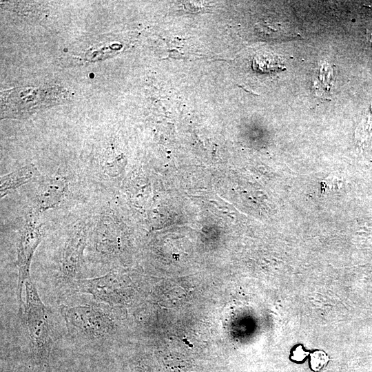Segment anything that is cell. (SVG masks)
<instances>
[{"label": "cell", "mask_w": 372, "mask_h": 372, "mask_svg": "<svg viewBox=\"0 0 372 372\" xmlns=\"http://www.w3.org/2000/svg\"><path fill=\"white\" fill-rule=\"evenodd\" d=\"M60 311L70 334L81 341H106L115 332L114 318L106 306L62 305Z\"/></svg>", "instance_id": "1"}, {"label": "cell", "mask_w": 372, "mask_h": 372, "mask_svg": "<svg viewBox=\"0 0 372 372\" xmlns=\"http://www.w3.org/2000/svg\"><path fill=\"white\" fill-rule=\"evenodd\" d=\"M37 168L29 165L3 176L0 180L1 197L28 183L37 175Z\"/></svg>", "instance_id": "6"}, {"label": "cell", "mask_w": 372, "mask_h": 372, "mask_svg": "<svg viewBox=\"0 0 372 372\" xmlns=\"http://www.w3.org/2000/svg\"><path fill=\"white\" fill-rule=\"evenodd\" d=\"M328 361V357L322 351L314 352L311 357V368L314 371H318L324 366Z\"/></svg>", "instance_id": "7"}, {"label": "cell", "mask_w": 372, "mask_h": 372, "mask_svg": "<svg viewBox=\"0 0 372 372\" xmlns=\"http://www.w3.org/2000/svg\"><path fill=\"white\" fill-rule=\"evenodd\" d=\"M67 189L68 183L63 176H56L48 180L37 195L33 212L39 215L57 207L63 200Z\"/></svg>", "instance_id": "5"}, {"label": "cell", "mask_w": 372, "mask_h": 372, "mask_svg": "<svg viewBox=\"0 0 372 372\" xmlns=\"http://www.w3.org/2000/svg\"><path fill=\"white\" fill-rule=\"evenodd\" d=\"M87 227L83 222L74 225L67 236L58 262L57 279L63 285L73 286L80 279Z\"/></svg>", "instance_id": "3"}, {"label": "cell", "mask_w": 372, "mask_h": 372, "mask_svg": "<svg viewBox=\"0 0 372 372\" xmlns=\"http://www.w3.org/2000/svg\"><path fill=\"white\" fill-rule=\"evenodd\" d=\"M25 316L32 355L38 365H46L53 344L48 309L31 279L25 282Z\"/></svg>", "instance_id": "2"}, {"label": "cell", "mask_w": 372, "mask_h": 372, "mask_svg": "<svg viewBox=\"0 0 372 372\" xmlns=\"http://www.w3.org/2000/svg\"><path fill=\"white\" fill-rule=\"evenodd\" d=\"M43 236V224L39 222L38 214L32 211L21 228L17 249V298L20 308L23 304L21 296L23 286L28 280L30 279V268L32 258Z\"/></svg>", "instance_id": "4"}]
</instances>
